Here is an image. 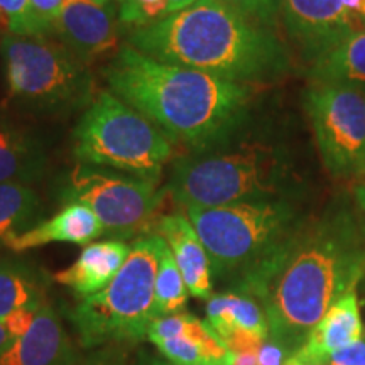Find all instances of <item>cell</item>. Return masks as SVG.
I'll use <instances>...</instances> for the list:
<instances>
[{"mask_svg": "<svg viewBox=\"0 0 365 365\" xmlns=\"http://www.w3.org/2000/svg\"><path fill=\"white\" fill-rule=\"evenodd\" d=\"M365 276V240L345 210L294 230L261 266L235 286L261 304L269 340L289 357L340 298Z\"/></svg>", "mask_w": 365, "mask_h": 365, "instance_id": "6da1fadb", "label": "cell"}, {"mask_svg": "<svg viewBox=\"0 0 365 365\" xmlns=\"http://www.w3.org/2000/svg\"><path fill=\"white\" fill-rule=\"evenodd\" d=\"M108 90L170 140L205 149L239 124L250 102V86L208 73L158 61L129 43L103 70Z\"/></svg>", "mask_w": 365, "mask_h": 365, "instance_id": "7a4b0ae2", "label": "cell"}, {"mask_svg": "<svg viewBox=\"0 0 365 365\" xmlns=\"http://www.w3.org/2000/svg\"><path fill=\"white\" fill-rule=\"evenodd\" d=\"M129 44L145 56L217 78L249 85L279 76L287 53L266 26L220 0L193 6L130 33Z\"/></svg>", "mask_w": 365, "mask_h": 365, "instance_id": "3957f363", "label": "cell"}, {"mask_svg": "<svg viewBox=\"0 0 365 365\" xmlns=\"http://www.w3.org/2000/svg\"><path fill=\"white\" fill-rule=\"evenodd\" d=\"M163 244V237L153 232L139 237L110 284L81 299L70 313L85 349L148 339L158 318L154 284Z\"/></svg>", "mask_w": 365, "mask_h": 365, "instance_id": "277c9868", "label": "cell"}, {"mask_svg": "<svg viewBox=\"0 0 365 365\" xmlns=\"http://www.w3.org/2000/svg\"><path fill=\"white\" fill-rule=\"evenodd\" d=\"M186 217L207 249L213 277L234 287L261 266L296 227L293 207L279 198L186 208Z\"/></svg>", "mask_w": 365, "mask_h": 365, "instance_id": "5b68a950", "label": "cell"}, {"mask_svg": "<svg viewBox=\"0 0 365 365\" xmlns=\"http://www.w3.org/2000/svg\"><path fill=\"white\" fill-rule=\"evenodd\" d=\"M73 137V154L81 164L110 168L156 185L173 156L171 140L110 90L95 95Z\"/></svg>", "mask_w": 365, "mask_h": 365, "instance_id": "8992f818", "label": "cell"}, {"mask_svg": "<svg viewBox=\"0 0 365 365\" xmlns=\"http://www.w3.org/2000/svg\"><path fill=\"white\" fill-rule=\"evenodd\" d=\"M282 163L271 148L237 149L181 159L170 180L173 200L182 208H217L274 198L282 188Z\"/></svg>", "mask_w": 365, "mask_h": 365, "instance_id": "52a82bcc", "label": "cell"}, {"mask_svg": "<svg viewBox=\"0 0 365 365\" xmlns=\"http://www.w3.org/2000/svg\"><path fill=\"white\" fill-rule=\"evenodd\" d=\"M0 53L12 98L46 108L93 100L86 63L46 34L7 33L0 41Z\"/></svg>", "mask_w": 365, "mask_h": 365, "instance_id": "ba28073f", "label": "cell"}, {"mask_svg": "<svg viewBox=\"0 0 365 365\" xmlns=\"http://www.w3.org/2000/svg\"><path fill=\"white\" fill-rule=\"evenodd\" d=\"M63 203H80L88 207L113 240L150 234L156 225V212L161 205L163 191L156 182L118 171H103L88 164H80L70 175Z\"/></svg>", "mask_w": 365, "mask_h": 365, "instance_id": "9c48e42d", "label": "cell"}, {"mask_svg": "<svg viewBox=\"0 0 365 365\" xmlns=\"http://www.w3.org/2000/svg\"><path fill=\"white\" fill-rule=\"evenodd\" d=\"M304 103L327 170L336 178H364L365 98L359 85L313 83Z\"/></svg>", "mask_w": 365, "mask_h": 365, "instance_id": "30bf717a", "label": "cell"}, {"mask_svg": "<svg viewBox=\"0 0 365 365\" xmlns=\"http://www.w3.org/2000/svg\"><path fill=\"white\" fill-rule=\"evenodd\" d=\"M281 16L291 38L314 59L365 31V0H281Z\"/></svg>", "mask_w": 365, "mask_h": 365, "instance_id": "8fae6325", "label": "cell"}, {"mask_svg": "<svg viewBox=\"0 0 365 365\" xmlns=\"http://www.w3.org/2000/svg\"><path fill=\"white\" fill-rule=\"evenodd\" d=\"M53 33L83 63L118 51L117 16L110 4L65 0Z\"/></svg>", "mask_w": 365, "mask_h": 365, "instance_id": "7c38bea8", "label": "cell"}, {"mask_svg": "<svg viewBox=\"0 0 365 365\" xmlns=\"http://www.w3.org/2000/svg\"><path fill=\"white\" fill-rule=\"evenodd\" d=\"M207 325L230 352L259 350L269 340V323L252 296L237 291L213 294L207 301Z\"/></svg>", "mask_w": 365, "mask_h": 365, "instance_id": "4fadbf2b", "label": "cell"}, {"mask_svg": "<svg viewBox=\"0 0 365 365\" xmlns=\"http://www.w3.org/2000/svg\"><path fill=\"white\" fill-rule=\"evenodd\" d=\"M362 340V318L357 287L349 291L328 309L299 350L282 365H327L333 354Z\"/></svg>", "mask_w": 365, "mask_h": 365, "instance_id": "5bb4252c", "label": "cell"}, {"mask_svg": "<svg viewBox=\"0 0 365 365\" xmlns=\"http://www.w3.org/2000/svg\"><path fill=\"white\" fill-rule=\"evenodd\" d=\"M0 365H75L70 339L48 301L31 330L0 350Z\"/></svg>", "mask_w": 365, "mask_h": 365, "instance_id": "9a60e30c", "label": "cell"}, {"mask_svg": "<svg viewBox=\"0 0 365 365\" xmlns=\"http://www.w3.org/2000/svg\"><path fill=\"white\" fill-rule=\"evenodd\" d=\"M170 247L173 257L185 277L191 296L210 299L213 296V272L208 252L196 234L190 218L181 213L158 218L156 232Z\"/></svg>", "mask_w": 365, "mask_h": 365, "instance_id": "2e32d148", "label": "cell"}, {"mask_svg": "<svg viewBox=\"0 0 365 365\" xmlns=\"http://www.w3.org/2000/svg\"><path fill=\"white\" fill-rule=\"evenodd\" d=\"M103 234V225L88 207L70 203L49 220L7 237L4 244L12 252H26V250L43 247L48 244H56V242L88 245Z\"/></svg>", "mask_w": 365, "mask_h": 365, "instance_id": "e0dca14e", "label": "cell"}, {"mask_svg": "<svg viewBox=\"0 0 365 365\" xmlns=\"http://www.w3.org/2000/svg\"><path fill=\"white\" fill-rule=\"evenodd\" d=\"M132 245L124 240L91 242L81 250L70 267L54 274V281L70 289L81 299L97 294L110 284L130 254Z\"/></svg>", "mask_w": 365, "mask_h": 365, "instance_id": "ac0fdd59", "label": "cell"}, {"mask_svg": "<svg viewBox=\"0 0 365 365\" xmlns=\"http://www.w3.org/2000/svg\"><path fill=\"white\" fill-rule=\"evenodd\" d=\"M150 344L164 359L176 365H230L232 354L217 333L193 314L186 331L175 339H156Z\"/></svg>", "mask_w": 365, "mask_h": 365, "instance_id": "d6986e66", "label": "cell"}, {"mask_svg": "<svg viewBox=\"0 0 365 365\" xmlns=\"http://www.w3.org/2000/svg\"><path fill=\"white\" fill-rule=\"evenodd\" d=\"M313 83L365 85V31L346 36L313 59Z\"/></svg>", "mask_w": 365, "mask_h": 365, "instance_id": "ffe728a7", "label": "cell"}, {"mask_svg": "<svg viewBox=\"0 0 365 365\" xmlns=\"http://www.w3.org/2000/svg\"><path fill=\"white\" fill-rule=\"evenodd\" d=\"M46 303L38 279L16 262H0V322L22 308H41Z\"/></svg>", "mask_w": 365, "mask_h": 365, "instance_id": "44dd1931", "label": "cell"}, {"mask_svg": "<svg viewBox=\"0 0 365 365\" xmlns=\"http://www.w3.org/2000/svg\"><path fill=\"white\" fill-rule=\"evenodd\" d=\"M41 154L33 140L14 129H0V185L22 182L39 173Z\"/></svg>", "mask_w": 365, "mask_h": 365, "instance_id": "7402d4cb", "label": "cell"}, {"mask_svg": "<svg viewBox=\"0 0 365 365\" xmlns=\"http://www.w3.org/2000/svg\"><path fill=\"white\" fill-rule=\"evenodd\" d=\"M154 296H156L158 317L181 313L188 304V286L166 242L163 244L161 255H159Z\"/></svg>", "mask_w": 365, "mask_h": 365, "instance_id": "603a6c76", "label": "cell"}, {"mask_svg": "<svg viewBox=\"0 0 365 365\" xmlns=\"http://www.w3.org/2000/svg\"><path fill=\"white\" fill-rule=\"evenodd\" d=\"M39 200L29 186L22 182L0 185V242L22 232L21 228L33 220Z\"/></svg>", "mask_w": 365, "mask_h": 365, "instance_id": "cb8c5ba5", "label": "cell"}, {"mask_svg": "<svg viewBox=\"0 0 365 365\" xmlns=\"http://www.w3.org/2000/svg\"><path fill=\"white\" fill-rule=\"evenodd\" d=\"M170 16L166 0H120L118 21L134 29L145 27Z\"/></svg>", "mask_w": 365, "mask_h": 365, "instance_id": "d4e9b609", "label": "cell"}, {"mask_svg": "<svg viewBox=\"0 0 365 365\" xmlns=\"http://www.w3.org/2000/svg\"><path fill=\"white\" fill-rule=\"evenodd\" d=\"M0 17L14 34H46L36 19L31 0H0ZM48 36V34H46Z\"/></svg>", "mask_w": 365, "mask_h": 365, "instance_id": "484cf974", "label": "cell"}, {"mask_svg": "<svg viewBox=\"0 0 365 365\" xmlns=\"http://www.w3.org/2000/svg\"><path fill=\"white\" fill-rule=\"evenodd\" d=\"M220 2L262 26L272 24L277 14L281 12V0H220Z\"/></svg>", "mask_w": 365, "mask_h": 365, "instance_id": "4316f807", "label": "cell"}, {"mask_svg": "<svg viewBox=\"0 0 365 365\" xmlns=\"http://www.w3.org/2000/svg\"><path fill=\"white\" fill-rule=\"evenodd\" d=\"M38 312L39 308H22L11 313L4 319L2 325L6 327V330L12 336V340L21 339V336H24L31 330L36 317H38Z\"/></svg>", "mask_w": 365, "mask_h": 365, "instance_id": "83f0119b", "label": "cell"}, {"mask_svg": "<svg viewBox=\"0 0 365 365\" xmlns=\"http://www.w3.org/2000/svg\"><path fill=\"white\" fill-rule=\"evenodd\" d=\"M65 0H31L36 19L43 26L44 33H53L54 22H56L59 12H61Z\"/></svg>", "mask_w": 365, "mask_h": 365, "instance_id": "f1b7e54d", "label": "cell"}, {"mask_svg": "<svg viewBox=\"0 0 365 365\" xmlns=\"http://www.w3.org/2000/svg\"><path fill=\"white\" fill-rule=\"evenodd\" d=\"M327 365H365V341L359 340L340 352L333 354Z\"/></svg>", "mask_w": 365, "mask_h": 365, "instance_id": "f546056e", "label": "cell"}, {"mask_svg": "<svg viewBox=\"0 0 365 365\" xmlns=\"http://www.w3.org/2000/svg\"><path fill=\"white\" fill-rule=\"evenodd\" d=\"M287 355L279 345H276L274 341L267 340L261 349H259V360L261 365H282Z\"/></svg>", "mask_w": 365, "mask_h": 365, "instance_id": "4dcf8cb0", "label": "cell"}, {"mask_svg": "<svg viewBox=\"0 0 365 365\" xmlns=\"http://www.w3.org/2000/svg\"><path fill=\"white\" fill-rule=\"evenodd\" d=\"M81 365H130L125 364V359L120 354L113 352V349L103 350V352H97L90 355Z\"/></svg>", "mask_w": 365, "mask_h": 365, "instance_id": "1f68e13d", "label": "cell"}, {"mask_svg": "<svg viewBox=\"0 0 365 365\" xmlns=\"http://www.w3.org/2000/svg\"><path fill=\"white\" fill-rule=\"evenodd\" d=\"M230 365H261L259 350H244V352L232 354Z\"/></svg>", "mask_w": 365, "mask_h": 365, "instance_id": "d6a6232c", "label": "cell"}, {"mask_svg": "<svg viewBox=\"0 0 365 365\" xmlns=\"http://www.w3.org/2000/svg\"><path fill=\"white\" fill-rule=\"evenodd\" d=\"M132 365H176L170 362V360H166L163 357V355H154V354H149V352H140L137 355V359L134 360V364Z\"/></svg>", "mask_w": 365, "mask_h": 365, "instance_id": "836d02e7", "label": "cell"}, {"mask_svg": "<svg viewBox=\"0 0 365 365\" xmlns=\"http://www.w3.org/2000/svg\"><path fill=\"white\" fill-rule=\"evenodd\" d=\"M354 195H355V202H357L360 212H362L365 217V176L362 178V181L355 186Z\"/></svg>", "mask_w": 365, "mask_h": 365, "instance_id": "e575fe53", "label": "cell"}, {"mask_svg": "<svg viewBox=\"0 0 365 365\" xmlns=\"http://www.w3.org/2000/svg\"><path fill=\"white\" fill-rule=\"evenodd\" d=\"M168 2V11L170 14H175V12H180L182 9L193 6V4L198 2V0H166Z\"/></svg>", "mask_w": 365, "mask_h": 365, "instance_id": "d590c367", "label": "cell"}, {"mask_svg": "<svg viewBox=\"0 0 365 365\" xmlns=\"http://www.w3.org/2000/svg\"><path fill=\"white\" fill-rule=\"evenodd\" d=\"M11 341H12V336L9 335L6 327H4L2 322H0V350L6 349V346L11 344Z\"/></svg>", "mask_w": 365, "mask_h": 365, "instance_id": "8d00e7d4", "label": "cell"}, {"mask_svg": "<svg viewBox=\"0 0 365 365\" xmlns=\"http://www.w3.org/2000/svg\"><path fill=\"white\" fill-rule=\"evenodd\" d=\"M95 2H98V4H110V2H113V0H95ZM117 2H120V0H117Z\"/></svg>", "mask_w": 365, "mask_h": 365, "instance_id": "74e56055", "label": "cell"}, {"mask_svg": "<svg viewBox=\"0 0 365 365\" xmlns=\"http://www.w3.org/2000/svg\"><path fill=\"white\" fill-rule=\"evenodd\" d=\"M359 88H360V91H362V95H364V98H365V85H359Z\"/></svg>", "mask_w": 365, "mask_h": 365, "instance_id": "f35d334b", "label": "cell"}]
</instances>
